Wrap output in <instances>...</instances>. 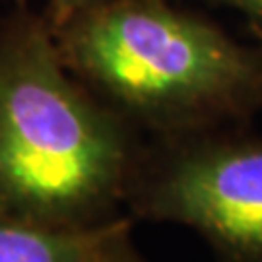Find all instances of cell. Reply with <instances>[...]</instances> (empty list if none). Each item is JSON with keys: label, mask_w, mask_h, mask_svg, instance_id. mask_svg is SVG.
<instances>
[{"label": "cell", "mask_w": 262, "mask_h": 262, "mask_svg": "<svg viewBox=\"0 0 262 262\" xmlns=\"http://www.w3.org/2000/svg\"><path fill=\"white\" fill-rule=\"evenodd\" d=\"M144 144L62 60L45 16L0 24V215L95 227L122 215Z\"/></svg>", "instance_id": "cell-1"}, {"label": "cell", "mask_w": 262, "mask_h": 262, "mask_svg": "<svg viewBox=\"0 0 262 262\" xmlns=\"http://www.w3.org/2000/svg\"><path fill=\"white\" fill-rule=\"evenodd\" d=\"M68 70L136 132H210L258 97L262 68L167 0H113L53 28Z\"/></svg>", "instance_id": "cell-2"}, {"label": "cell", "mask_w": 262, "mask_h": 262, "mask_svg": "<svg viewBox=\"0 0 262 262\" xmlns=\"http://www.w3.org/2000/svg\"><path fill=\"white\" fill-rule=\"evenodd\" d=\"M124 210L132 220L192 229L222 262H262V142L208 132L154 140Z\"/></svg>", "instance_id": "cell-3"}, {"label": "cell", "mask_w": 262, "mask_h": 262, "mask_svg": "<svg viewBox=\"0 0 262 262\" xmlns=\"http://www.w3.org/2000/svg\"><path fill=\"white\" fill-rule=\"evenodd\" d=\"M130 215L95 227H47L0 215V262H95Z\"/></svg>", "instance_id": "cell-4"}, {"label": "cell", "mask_w": 262, "mask_h": 262, "mask_svg": "<svg viewBox=\"0 0 262 262\" xmlns=\"http://www.w3.org/2000/svg\"><path fill=\"white\" fill-rule=\"evenodd\" d=\"M113 0H47V14L45 18L49 19L51 28H58L70 18L82 14L85 10L101 6Z\"/></svg>", "instance_id": "cell-5"}, {"label": "cell", "mask_w": 262, "mask_h": 262, "mask_svg": "<svg viewBox=\"0 0 262 262\" xmlns=\"http://www.w3.org/2000/svg\"><path fill=\"white\" fill-rule=\"evenodd\" d=\"M130 229L132 225L115 235L95 262H148L132 245Z\"/></svg>", "instance_id": "cell-6"}, {"label": "cell", "mask_w": 262, "mask_h": 262, "mask_svg": "<svg viewBox=\"0 0 262 262\" xmlns=\"http://www.w3.org/2000/svg\"><path fill=\"white\" fill-rule=\"evenodd\" d=\"M215 2L241 10L247 16H251L253 19L262 24V0H215Z\"/></svg>", "instance_id": "cell-7"}]
</instances>
